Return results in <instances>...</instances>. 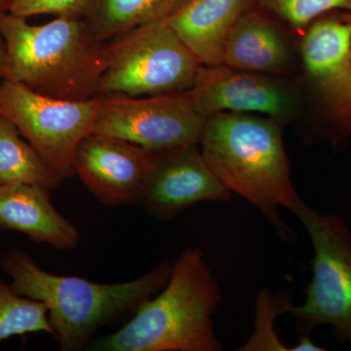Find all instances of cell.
<instances>
[{"label": "cell", "mask_w": 351, "mask_h": 351, "mask_svg": "<svg viewBox=\"0 0 351 351\" xmlns=\"http://www.w3.org/2000/svg\"><path fill=\"white\" fill-rule=\"evenodd\" d=\"M50 193L34 184L0 186V228L23 233L56 250H75L80 233L53 205Z\"/></svg>", "instance_id": "cell-13"}, {"label": "cell", "mask_w": 351, "mask_h": 351, "mask_svg": "<svg viewBox=\"0 0 351 351\" xmlns=\"http://www.w3.org/2000/svg\"><path fill=\"white\" fill-rule=\"evenodd\" d=\"M106 47L97 96L145 97L184 93L202 64L167 19L138 27Z\"/></svg>", "instance_id": "cell-5"}, {"label": "cell", "mask_w": 351, "mask_h": 351, "mask_svg": "<svg viewBox=\"0 0 351 351\" xmlns=\"http://www.w3.org/2000/svg\"><path fill=\"white\" fill-rule=\"evenodd\" d=\"M267 10L297 27H308L314 21L335 11L351 14V0H258Z\"/></svg>", "instance_id": "cell-20"}, {"label": "cell", "mask_w": 351, "mask_h": 351, "mask_svg": "<svg viewBox=\"0 0 351 351\" xmlns=\"http://www.w3.org/2000/svg\"><path fill=\"white\" fill-rule=\"evenodd\" d=\"M63 178L48 167L27 140L21 138L17 126L0 114V186L34 184L53 191Z\"/></svg>", "instance_id": "cell-17"}, {"label": "cell", "mask_w": 351, "mask_h": 351, "mask_svg": "<svg viewBox=\"0 0 351 351\" xmlns=\"http://www.w3.org/2000/svg\"><path fill=\"white\" fill-rule=\"evenodd\" d=\"M325 348L314 343L309 338V334H302L298 345L289 348V351H323Z\"/></svg>", "instance_id": "cell-22"}, {"label": "cell", "mask_w": 351, "mask_h": 351, "mask_svg": "<svg viewBox=\"0 0 351 351\" xmlns=\"http://www.w3.org/2000/svg\"><path fill=\"white\" fill-rule=\"evenodd\" d=\"M100 96L85 101L44 96L25 85L0 82V110L19 129L53 172L75 176L78 145L93 133Z\"/></svg>", "instance_id": "cell-7"}, {"label": "cell", "mask_w": 351, "mask_h": 351, "mask_svg": "<svg viewBox=\"0 0 351 351\" xmlns=\"http://www.w3.org/2000/svg\"><path fill=\"white\" fill-rule=\"evenodd\" d=\"M350 345H351V339H350Z\"/></svg>", "instance_id": "cell-27"}, {"label": "cell", "mask_w": 351, "mask_h": 351, "mask_svg": "<svg viewBox=\"0 0 351 351\" xmlns=\"http://www.w3.org/2000/svg\"><path fill=\"white\" fill-rule=\"evenodd\" d=\"M301 59L320 110L316 138L343 147L351 138V24L346 12L328 13L307 27Z\"/></svg>", "instance_id": "cell-8"}, {"label": "cell", "mask_w": 351, "mask_h": 351, "mask_svg": "<svg viewBox=\"0 0 351 351\" xmlns=\"http://www.w3.org/2000/svg\"><path fill=\"white\" fill-rule=\"evenodd\" d=\"M281 126L269 117L219 112L205 117L199 145L221 184L257 208L281 239L292 241L278 207L293 213L302 199L291 180Z\"/></svg>", "instance_id": "cell-1"}, {"label": "cell", "mask_w": 351, "mask_h": 351, "mask_svg": "<svg viewBox=\"0 0 351 351\" xmlns=\"http://www.w3.org/2000/svg\"><path fill=\"white\" fill-rule=\"evenodd\" d=\"M291 306L288 294L272 295L267 290L261 291L256 306L255 332L239 350L289 351L276 336L274 321L280 314L289 313Z\"/></svg>", "instance_id": "cell-19"}, {"label": "cell", "mask_w": 351, "mask_h": 351, "mask_svg": "<svg viewBox=\"0 0 351 351\" xmlns=\"http://www.w3.org/2000/svg\"><path fill=\"white\" fill-rule=\"evenodd\" d=\"M293 214L302 221L313 243V276L306 300L291 306L301 334L329 325L339 339H351V232L345 219L323 215L302 202Z\"/></svg>", "instance_id": "cell-6"}, {"label": "cell", "mask_w": 351, "mask_h": 351, "mask_svg": "<svg viewBox=\"0 0 351 351\" xmlns=\"http://www.w3.org/2000/svg\"><path fill=\"white\" fill-rule=\"evenodd\" d=\"M232 193L203 158L198 145L162 152L137 206L168 221L199 202H226Z\"/></svg>", "instance_id": "cell-12"}, {"label": "cell", "mask_w": 351, "mask_h": 351, "mask_svg": "<svg viewBox=\"0 0 351 351\" xmlns=\"http://www.w3.org/2000/svg\"><path fill=\"white\" fill-rule=\"evenodd\" d=\"M204 121L186 92L100 96L93 133L162 152L199 145Z\"/></svg>", "instance_id": "cell-9"}, {"label": "cell", "mask_w": 351, "mask_h": 351, "mask_svg": "<svg viewBox=\"0 0 351 351\" xmlns=\"http://www.w3.org/2000/svg\"><path fill=\"white\" fill-rule=\"evenodd\" d=\"M186 93L204 119L219 112H258L283 125L297 115L299 106L287 83L223 64H202Z\"/></svg>", "instance_id": "cell-10"}, {"label": "cell", "mask_w": 351, "mask_h": 351, "mask_svg": "<svg viewBox=\"0 0 351 351\" xmlns=\"http://www.w3.org/2000/svg\"><path fill=\"white\" fill-rule=\"evenodd\" d=\"M12 0H0V13L6 12Z\"/></svg>", "instance_id": "cell-24"}, {"label": "cell", "mask_w": 351, "mask_h": 351, "mask_svg": "<svg viewBox=\"0 0 351 351\" xmlns=\"http://www.w3.org/2000/svg\"><path fill=\"white\" fill-rule=\"evenodd\" d=\"M6 71V48L3 38L0 34V82L5 77Z\"/></svg>", "instance_id": "cell-23"}, {"label": "cell", "mask_w": 351, "mask_h": 351, "mask_svg": "<svg viewBox=\"0 0 351 351\" xmlns=\"http://www.w3.org/2000/svg\"><path fill=\"white\" fill-rule=\"evenodd\" d=\"M0 34L6 48L4 80L63 100L98 97L106 47L82 18L31 25L25 18L0 13Z\"/></svg>", "instance_id": "cell-4"}, {"label": "cell", "mask_w": 351, "mask_h": 351, "mask_svg": "<svg viewBox=\"0 0 351 351\" xmlns=\"http://www.w3.org/2000/svg\"><path fill=\"white\" fill-rule=\"evenodd\" d=\"M219 285L197 247L184 252L156 298L143 302L117 332L90 343L93 351H221L214 313Z\"/></svg>", "instance_id": "cell-3"}, {"label": "cell", "mask_w": 351, "mask_h": 351, "mask_svg": "<svg viewBox=\"0 0 351 351\" xmlns=\"http://www.w3.org/2000/svg\"><path fill=\"white\" fill-rule=\"evenodd\" d=\"M95 0H12L6 12L27 18L36 15L80 18L87 15Z\"/></svg>", "instance_id": "cell-21"}, {"label": "cell", "mask_w": 351, "mask_h": 351, "mask_svg": "<svg viewBox=\"0 0 351 351\" xmlns=\"http://www.w3.org/2000/svg\"><path fill=\"white\" fill-rule=\"evenodd\" d=\"M160 152L92 133L78 145L75 173L101 203L137 205Z\"/></svg>", "instance_id": "cell-11"}, {"label": "cell", "mask_w": 351, "mask_h": 351, "mask_svg": "<svg viewBox=\"0 0 351 351\" xmlns=\"http://www.w3.org/2000/svg\"><path fill=\"white\" fill-rule=\"evenodd\" d=\"M346 19H348V21H350V23L351 24V14L350 13H346Z\"/></svg>", "instance_id": "cell-25"}, {"label": "cell", "mask_w": 351, "mask_h": 351, "mask_svg": "<svg viewBox=\"0 0 351 351\" xmlns=\"http://www.w3.org/2000/svg\"><path fill=\"white\" fill-rule=\"evenodd\" d=\"M184 0H95L88 12L99 40L117 38L144 25L167 19Z\"/></svg>", "instance_id": "cell-16"}, {"label": "cell", "mask_w": 351, "mask_h": 351, "mask_svg": "<svg viewBox=\"0 0 351 351\" xmlns=\"http://www.w3.org/2000/svg\"><path fill=\"white\" fill-rule=\"evenodd\" d=\"M34 332L54 337L48 309L43 302L18 294L0 278V343Z\"/></svg>", "instance_id": "cell-18"}, {"label": "cell", "mask_w": 351, "mask_h": 351, "mask_svg": "<svg viewBox=\"0 0 351 351\" xmlns=\"http://www.w3.org/2000/svg\"><path fill=\"white\" fill-rule=\"evenodd\" d=\"M0 114H1V110H0Z\"/></svg>", "instance_id": "cell-26"}, {"label": "cell", "mask_w": 351, "mask_h": 351, "mask_svg": "<svg viewBox=\"0 0 351 351\" xmlns=\"http://www.w3.org/2000/svg\"><path fill=\"white\" fill-rule=\"evenodd\" d=\"M291 62L292 53L282 32L271 21L249 10L228 34L221 64L270 75L285 73Z\"/></svg>", "instance_id": "cell-15"}, {"label": "cell", "mask_w": 351, "mask_h": 351, "mask_svg": "<svg viewBox=\"0 0 351 351\" xmlns=\"http://www.w3.org/2000/svg\"><path fill=\"white\" fill-rule=\"evenodd\" d=\"M254 1L184 0L168 23L201 64H221L228 34Z\"/></svg>", "instance_id": "cell-14"}, {"label": "cell", "mask_w": 351, "mask_h": 351, "mask_svg": "<svg viewBox=\"0 0 351 351\" xmlns=\"http://www.w3.org/2000/svg\"><path fill=\"white\" fill-rule=\"evenodd\" d=\"M0 230H1V228H0Z\"/></svg>", "instance_id": "cell-28"}, {"label": "cell", "mask_w": 351, "mask_h": 351, "mask_svg": "<svg viewBox=\"0 0 351 351\" xmlns=\"http://www.w3.org/2000/svg\"><path fill=\"white\" fill-rule=\"evenodd\" d=\"M0 267L10 276L18 294L47 307L60 350L76 351L89 346L100 328L122 314L135 313L157 294L169 280L172 263H161L127 282L106 284L51 274L21 249L2 254Z\"/></svg>", "instance_id": "cell-2"}]
</instances>
